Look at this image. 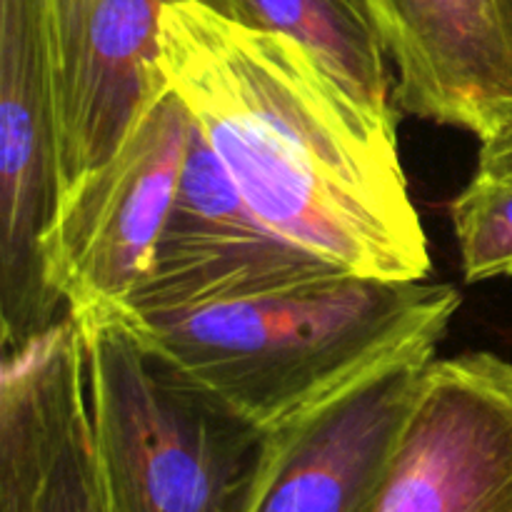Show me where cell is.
I'll use <instances>...</instances> for the list:
<instances>
[{
  "mask_svg": "<svg viewBox=\"0 0 512 512\" xmlns=\"http://www.w3.org/2000/svg\"><path fill=\"white\" fill-rule=\"evenodd\" d=\"M250 30L303 45L360 105L395 120L393 65L363 0H193Z\"/></svg>",
  "mask_w": 512,
  "mask_h": 512,
  "instance_id": "cell-12",
  "label": "cell"
},
{
  "mask_svg": "<svg viewBox=\"0 0 512 512\" xmlns=\"http://www.w3.org/2000/svg\"><path fill=\"white\" fill-rule=\"evenodd\" d=\"M468 283L512 275V175L478 170L450 205Z\"/></svg>",
  "mask_w": 512,
  "mask_h": 512,
  "instance_id": "cell-13",
  "label": "cell"
},
{
  "mask_svg": "<svg viewBox=\"0 0 512 512\" xmlns=\"http://www.w3.org/2000/svg\"><path fill=\"white\" fill-rule=\"evenodd\" d=\"M163 68L273 233L350 275L430 273L395 120L360 105L303 45L175 0L163 15Z\"/></svg>",
  "mask_w": 512,
  "mask_h": 512,
  "instance_id": "cell-1",
  "label": "cell"
},
{
  "mask_svg": "<svg viewBox=\"0 0 512 512\" xmlns=\"http://www.w3.org/2000/svg\"><path fill=\"white\" fill-rule=\"evenodd\" d=\"M478 170L495 175H512V128L503 130L495 138L483 140Z\"/></svg>",
  "mask_w": 512,
  "mask_h": 512,
  "instance_id": "cell-14",
  "label": "cell"
},
{
  "mask_svg": "<svg viewBox=\"0 0 512 512\" xmlns=\"http://www.w3.org/2000/svg\"><path fill=\"white\" fill-rule=\"evenodd\" d=\"M0 512H108L70 315L3 355Z\"/></svg>",
  "mask_w": 512,
  "mask_h": 512,
  "instance_id": "cell-9",
  "label": "cell"
},
{
  "mask_svg": "<svg viewBox=\"0 0 512 512\" xmlns=\"http://www.w3.org/2000/svg\"><path fill=\"white\" fill-rule=\"evenodd\" d=\"M435 348L395 355L275 428L245 512H373Z\"/></svg>",
  "mask_w": 512,
  "mask_h": 512,
  "instance_id": "cell-8",
  "label": "cell"
},
{
  "mask_svg": "<svg viewBox=\"0 0 512 512\" xmlns=\"http://www.w3.org/2000/svg\"><path fill=\"white\" fill-rule=\"evenodd\" d=\"M458 308L453 285L335 273L133 323L203 388L275 430L395 355L438 345Z\"/></svg>",
  "mask_w": 512,
  "mask_h": 512,
  "instance_id": "cell-2",
  "label": "cell"
},
{
  "mask_svg": "<svg viewBox=\"0 0 512 512\" xmlns=\"http://www.w3.org/2000/svg\"><path fill=\"white\" fill-rule=\"evenodd\" d=\"M175 0H53L65 190L113 158L170 90L163 15Z\"/></svg>",
  "mask_w": 512,
  "mask_h": 512,
  "instance_id": "cell-10",
  "label": "cell"
},
{
  "mask_svg": "<svg viewBox=\"0 0 512 512\" xmlns=\"http://www.w3.org/2000/svg\"><path fill=\"white\" fill-rule=\"evenodd\" d=\"M343 273L250 210L193 120L173 208L123 313L153 320Z\"/></svg>",
  "mask_w": 512,
  "mask_h": 512,
  "instance_id": "cell-6",
  "label": "cell"
},
{
  "mask_svg": "<svg viewBox=\"0 0 512 512\" xmlns=\"http://www.w3.org/2000/svg\"><path fill=\"white\" fill-rule=\"evenodd\" d=\"M193 118L170 88L118 153L70 185L48 243V275L70 318L123 310L173 208Z\"/></svg>",
  "mask_w": 512,
  "mask_h": 512,
  "instance_id": "cell-5",
  "label": "cell"
},
{
  "mask_svg": "<svg viewBox=\"0 0 512 512\" xmlns=\"http://www.w3.org/2000/svg\"><path fill=\"white\" fill-rule=\"evenodd\" d=\"M65 195L53 0H0V345L58 323L48 243Z\"/></svg>",
  "mask_w": 512,
  "mask_h": 512,
  "instance_id": "cell-4",
  "label": "cell"
},
{
  "mask_svg": "<svg viewBox=\"0 0 512 512\" xmlns=\"http://www.w3.org/2000/svg\"><path fill=\"white\" fill-rule=\"evenodd\" d=\"M73 320L108 512L248 510L273 430L190 378L123 310Z\"/></svg>",
  "mask_w": 512,
  "mask_h": 512,
  "instance_id": "cell-3",
  "label": "cell"
},
{
  "mask_svg": "<svg viewBox=\"0 0 512 512\" xmlns=\"http://www.w3.org/2000/svg\"><path fill=\"white\" fill-rule=\"evenodd\" d=\"M400 108L480 140L512 128V0H363Z\"/></svg>",
  "mask_w": 512,
  "mask_h": 512,
  "instance_id": "cell-11",
  "label": "cell"
},
{
  "mask_svg": "<svg viewBox=\"0 0 512 512\" xmlns=\"http://www.w3.org/2000/svg\"><path fill=\"white\" fill-rule=\"evenodd\" d=\"M373 512H512L510 360H430Z\"/></svg>",
  "mask_w": 512,
  "mask_h": 512,
  "instance_id": "cell-7",
  "label": "cell"
}]
</instances>
